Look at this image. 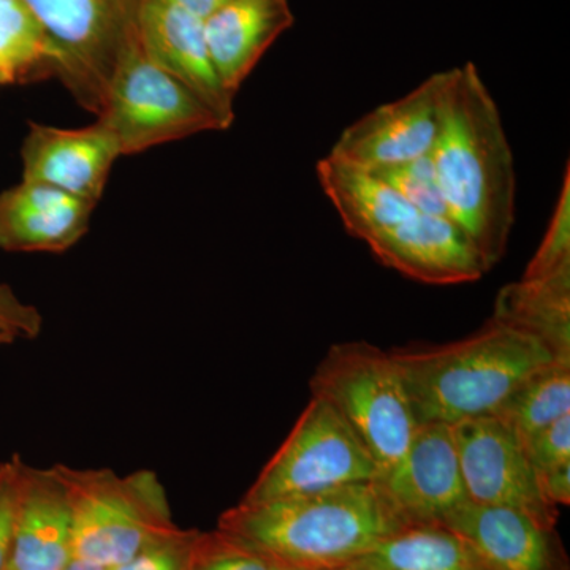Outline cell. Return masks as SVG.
<instances>
[{
	"mask_svg": "<svg viewBox=\"0 0 570 570\" xmlns=\"http://www.w3.org/2000/svg\"><path fill=\"white\" fill-rule=\"evenodd\" d=\"M431 157L449 216L490 272L504 257L515 224V163L498 105L472 62L453 69Z\"/></svg>",
	"mask_w": 570,
	"mask_h": 570,
	"instance_id": "1",
	"label": "cell"
},
{
	"mask_svg": "<svg viewBox=\"0 0 570 570\" xmlns=\"http://www.w3.org/2000/svg\"><path fill=\"white\" fill-rule=\"evenodd\" d=\"M407 527L373 482L225 510L217 530L283 570L340 568Z\"/></svg>",
	"mask_w": 570,
	"mask_h": 570,
	"instance_id": "2",
	"label": "cell"
},
{
	"mask_svg": "<svg viewBox=\"0 0 570 570\" xmlns=\"http://www.w3.org/2000/svg\"><path fill=\"white\" fill-rule=\"evenodd\" d=\"M390 354L419 425L450 426L497 415L520 384L560 360L535 337L493 318L455 343Z\"/></svg>",
	"mask_w": 570,
	"mask_h": 570,
	"instance_id": "3",
	"label": "cell"
},
{
	"mask_svg": "<svg viewBox=\"0 0 570 570\" xmlns=\"http://www.w3.org/2000/svg\"><path fill=\"white\" fill-rule=\"evenodd\" d=\"M71 510V554L115 569L153 540L178 531L156 474L56 464Z\"/></svg>",
	"mask_w": 570,
	"mask_h": 570,
	"instance_id": "4",
	"label": "cell"
},
{
	"mask_svg": "<svg viewBox=\"0 0 570 570\" xmlns=\"http://www.w3.org/2000/svg\"><path fill=\"white\" fill-rule=\"evenodd\" d=\"M309 389L365 445L377 464V478L395 466L419 423L390 352L366 341L335 344L318 363Z\"/></svg>",
	"mask_w": 570,
	"mask_h": 570,
	"instance_id": "5",
	"label": "cell"
},
{
	"mask_svg": "<svg viewBox=\"0 0 570 570\" xmlns=\"http://www.w3.org/2000/svg\"><path fill=\"white\" fill-rule=\"evenodd\" d=\"M55 52V75L99 116L124 52L137 39L141 0H24Z\"/></svg>",
	"mask_w": 570,
	"mask_h": 570,
	"instance_id": "6",
	"label": "cell"
},
{
	"mask_svg": "<svg viewBox=\"0 0 570 570\" xmlns=\"http://www.w3.org/2000/svg\"><path fill=\"white\" fill-rule=\"evenodd\" d=\"M97 119H102L118 138L122 156L224 130L212 108L146 58L138 36L112 73Z\"/></svg>",
	"mask_w": 570,
	"mask_h": 570,
	"instance_id": "7",
	"label": "cell"
},
{
	"mask_svg": "<svg viewBox=\"0 0 570 570\" xmlns=\"http://www.w3.org/2000/svg\"><path fill=\"white\" fill-rule=\"evenodd\" d=\"M377 464L340 414L311 396L291 434L262 469L242 502L277 501L373 482Z\"/></svg>",
	"mask_w": 570,
	"mask_h": 570,
	"instance_id": "8",
	"label": "cell"
},
{
	"mask_svg": "<svg viewBox=\"0 0 570 570\" xmlns=\"http://www.w3.org/2000/svg\"><path fill=\"white\" fill-rule=\"evenodd\" d=\"M453 69L431 75L414 91L351 124L328 156L379 171L431 156L441 134Z\"/></svg>",
	"mask_w": 570,
	"mask_h": 570,
	"instance_id": "9",
	"label": "cell"
},
{
	"mask_svg": "<svg viewBox=\"0 0 570 570\" xmlns=\"http://www.w3.org/2000/svg\"><path fill=\"white\" fill-rule=\"evenodd\" d=\"M452 433L469 501L519 510L542 527L557 528L560 510L543 499L527 452L504 420H463Z\"/></svg>",
	"mask_w": 570,
	"mask_h": 570,
	"instance_id": "10",
	"label": "cell"
},
{
	"mask_svg": "<svg viewBox=\"0 0 570 570\" xmlns=\"http://www.w3.org/2000/svg\"><path fill=\"white\" fill-rule=\"evenodd\" d=\"M406 524H445L469 502L452 426L422 423L395 466L376 479Z\"/></svg>",
	"mask_w": 570,
	"mask_h": 570,
	"instance_id": "11",
	"label": "cell"
},
{
	"mask_svg": "<svg viewBox=\"0 0 570 570\" xmlns=\"http://www.w3.org/2000/svg\"><path fill=\"white\" fill-rule=\"evenodd\" d=\"M21 156L22 181L47 184L99 204L112 165L122 154L110 127L97 119L81 129L31 122Z\"/></svg>",
	"mask_w": 570,
	"mask_h": 570,
	"instance_id": "12",
	"label": "cell"
},
{
	"mask_svg": "<svg viewBox=\"0 0 570 570\" xmlns=\"http://www.w3.org/2000/svg\"><path fill=\"white\" fill-rule=\"evenodd\" d=\"M137 36L149 61L183 82L223 122L224 130L235 122V97L219 80L208 43L204 20L160 0H141Z\"/></svg>",
	"mask_w": 570,
	"mask_h": 570,
	"instance_id": "13",
	"label": "cell"
},
{
	"mask_svg": "<svg viewBox=\"0 0 570 570\" xmlns=\"http://www.w3.org/2000/svg\"><path fill=\"white\" fill-rule=\"evenodd\" d=\"M367 246L382 265L420 283H474L489 272L474 243L450 216L414 213Z\"/></svg>",
	"mask_w": 570,
	"mask_h": 570,
	"instance_id": "14",
	"label": "cell"
},
{
	"mask_svg": "<svg viewBox=\"0 0 570 570\" xmlns=\"http://www.w3.org/2000/svg\"><path fill=\"white\" fill-rule=\"evenodd\" d=\"M96 205L47 184L21 181L0 193V249L63 253L88 234Z\"/></svg>",
	"mask_w": 570,
	"mask_h": 570,
	"instance_id": "15",
	"label": "cell"
},
{
	"mask_svg": "<svg viewBox=\"0 0 570 570\" xmlns=\"http://www.w3.org/2000/svg\"><path fill=\"white\" fill-rule=\"evenodd\" d=\"M71 554V510L55 466L21 463L9 569L63 570Z\"/></svg>",
	"mask_w": 570,
	"mask_h": 570,
	"instance_id": "16",
	"label": "cell"
},
{
	"mask_svg": "<svg viewBox=\"0 0 570 570\" xmlns=\"http://www.w3.org/2000/svg\"><path fill=\"white\" fill-rule=\"evenodd\" d=\"M498 570H570L557 528L535 523L519 510L466 502L448 521Z\"/></svg>",
	"mask_w": 570,
	"mask_h": 570,
	"instance_id": "17",
	"label": "cell"
},
{
	"mask_svg": "<svg viewBox=\"0 0 570 570\" xmlns=\"http://www.w3.org/2000/svg\"><path fill=\"white\" fill-rule=\"evenodd\" d=\"M288 0H230L204 21L214 69L236 97L266 51L294 26Z\"/></svg>",
	"mask_w": 570,
	"mask_h": 570,
	"instance_id": "18",
	"label": "cell"
},
{
	"mask_svg": "<svg viewBox=\"0 0 570 570\" xmlns=\"http://www.w3.org/2000/svg\"><path fill=\"white\" fill-rule=\"evenodd\" d=\"M317 178L347 234L366 245L417 213L382 176L333 157L318 160Z\"/></svg>",
	"mask_w": 570,
	"mask_h": 570,
	"instance_id": "19",
	"label": "cell"
},
{
	"mask_svg": "<svg viewBox=\"0 0 570 570\" xmlns=\"http://www.w3.org/2000/svg\"><path fill=\"white\" fill-rule=\"evenodd\" d=\"M491 318L535 337L557 358L570 360V264L502 287Z\"/></svg>",
	"mask_w": 570,
	"mask_h": 570,
	"instance_id": "20",
	"label": "cell"
},
{
	"mask_svg": "<svg viewBox=\"0 0 570 570\" xmlns=\"http://www.w3.org/2000/svg\"><path fill=\"white\" fill-rule=\"evenodd\" d=\"M360 561L370 570H498L463 534L448 524H407Z\"/></svg>",
	"mask_w": 570,
	"mask_h": 570,
	"instance_id": "21",
	"label": "cell"
},
{
	"mask_svg": "<svg viewBox=\"0 0 570 570\" xmlns=\"http://www.w3.org/2000/svg\"><path fill=\"white\" fill-rule=\"evenodd\" d=\"M521 445L570 415V360H558L528 377L498 412Z\"/></svg>",
	"mask_w": 570,
	"mask_h": 570,
	"instance_id": "22",
	"label": "cell"
},
{
	"mask_svg": "<svg viewBox=\"0 0 570 570\" xmlns=\"http://www.w3.org/2000/svg\"><path fill=\"white\" fill-rule=\"evenodd\" d=\"M55 75V52L24 0H0V85Z\"/></svg>",
	"mask_w": 570,
	"mask_h": 570,
	"instance_id": "23",
	"label": "cell"
},
{
	"mask_svg": "<svg viewBox=\"0 0 570 570\" xmlns=\"http://www.w3.org/2000/svg\"><path fill=\"white\" fill-rule=\"evenodd\" d=\"M397 190L412 208L422 214L449 216L448 205L439 184L433 157H420L412 163L387 170L374 171Z\"/></svg>",
	"mask_w": 570,
	"mask_h": 570,
	"instance_id": "24",
	"label": "cell"
},
{
	"mask_svg": "<svg viewBox=\"0 0 570 570\" xmlns=\"http://www.w3.org/2000/svg\"><path fill=\"white\" fill-rule=\"evenodd\" d=\"M189 570H279L273 562L232 535L198 532Z\"/></svg>",
	"mask_w": 570,
	"mask_h": 570,
	"instance_id": "25",
	"label": "cell"
},
{
	"mask_svg": "<svg viewBox=\"0 0 570 570\" xmlns=\"http://www.w3.org/2000/svg\"><path fill=\"white\" fill-rule=\"evenodd\" d=\"M570 264V167L566 165L560 197L542 243L524 269V279L550 275L560 266Z\"/></svg>",
	"mask_w": 570,
	"mask_h": 570,
	"instance_id": "26",
	"label": "cell"
},
{
	"mask_svg": "<svg viewBox=\"0 0 570 570\" xmlns=\"http://www.w3.org/2000/svg\"><path fill=\"white\" fill-rule=\"evenodd\" d=\"M197 534L198 531L178 530L153 540L112 570H189Z\"/></svg>",
	"mask_w": 570,
	"mask_h": 570,
	"instance_id": "27",
	"label": "cell"
},
{
	"mask_svg": "<svg viewBox=\"0 0 570 570\" xmlns=\"http://www.w3.org/2000/svg\"><path fill=\"white\" fill-rule=\"evenodd\" d=\"M535 480L566 464H570V415L551 423L524 445Z\"/></svg>",
	"mask_w": 570,
	"mask_h": 570,
	"instance_id": "28",
	"label": "cell"
},
{
	"mask_svg": "<svg viewBox=\"0 0 570 570\" xmlns=\"http://www.w3.org/2000/svg\"><path fill=\"white\" fill-rule=\"evenodd\" d=\"M43 328L37 307L21 302L9 285L0 284V333L14 340H33Z\"/></svg>",
	"mask_w": 570,
	"mask_h": 570,
	"instance_id": "29",
	"label": "cell"
},
{
	"mask_svg": "<svg viewBox=\"0 0 570 570\" xmlns=\"http://www.w3.org/2000/svg\"><path fill=\"white\" fill-rule=\"evenodd\" d=\"M20 468L18 456L0 466V570L9 569Z\"/></svg>",
	"mask_w": 570,
	"mask_h": 570,
	"instance_id": "30",
	"label": "cell"
},
{
	"mask_svg": "<svg viewBox=\"0 0 570 570\" xmlns=\"http://www.w3.org/2000/svg\"><path fill=\"white\" fill-rule=\"evenodd\" d=\"M540 493L553 508L570 504V464L539 475Z\"/></svg>",
	"mask_w": 570,
	"mask_h": 570,
	"instance_id": "31",
	"label": "cell"
},
{
	"mask_svg": "<svg viewBox=\"0 0 570 570\" xmlns=\"http://www.w3.org/2000/svg\"><path fill=\"white\" fill-rule=\"evenodd\" d=\"M160 2L187 11V13L205 21L206 18L212 17L214 11L219 10L220 7H224L230 0H160Z\"/></svg>",
	"mask_w": 570,
	"mask_h": 570,
	"instance_id": "32",
	"label": "cell"
},
{
	"mask_svg": "<svg viewBox=\"0 0 570 570\" xmlns=\"http://www.w3.org/2000/svg\"><path fill=\"white\" fill-rule=\"evenodd\" d=\"M63 570H112L105 568V566L96 564V562L78 560V558H71L69 564Z\"/></svg>",
	"mask_w": 570,
	"mask_h": 570,
	"instance_id": "33",
	"label": "cell"
},
{
	"mask_svg": "<svg viewBox=\"0 0 570 570\" xmlns=\"http://www.w3.org/2000/svg\"><path fill=\"white\" fill-rule=\"evenodd\" d=\"M283 570V569H279ZM321 570H370L366 568L365 564H363L362 561L356 560L354 562H348V564L340 566V568H332V569H321Z\"/></svg>",
	"mask_w": 570,
	"mask_h": 570,
	"instance_id": "34",
	"label": "cell"
},
{
	"mask_svg": "<svg viewBox=\"0 0 570 570\" xmlns=\"http://www.w3.org/2000/svg\"><path fill=\"white\" fill-rule=\"evenodd\" d=\"M14 337H11L9 335H3V333H0V346H3V344H11L14 343Z\"/></svg>",
	"mask_w": 570,
	"mask_h": 570,
	"instance_id": "35",
	"label": "cell"
}]
</instances>
